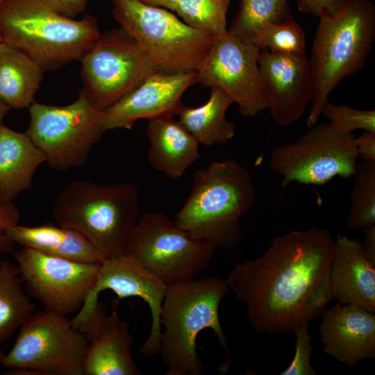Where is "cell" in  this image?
<instances>
[{
	"label": "cell",
	"instance_id": "74e56055",
	"mask_svg": "<svg viewBox=\"0 0 375 375\" xmlns=\"http://www.w3.org/2000/svg\"><path fill=\"white\" fill-rule=\"evenodd\" d=\"M147 6L161 8L174 11L180 0H138Z\"/></svg>",
	"mask_w": 375,
	"mask_h": 375
},
{
	"label": "cell",
	"instance_id": "7a4b0ae2",
	"mask_svg": "<svg viewBox=\"0 0 375 375\" xmlns=\"http://www.w3.org/2000/svg\"><path fill=\"white\" fill-rule=\"evenodd\" d=\"M229 290L226 280L217 276L195 278L168 286L160 312L159 351L167 375H200L205 372L196 341L206 328L213 331L224 349L227 359L219 371L228 372L231 357L219 309Z\"/></svg>",
	"mask_w": 375,
	"mask_h": 375
},
{
	"label": "cell",
	"instance_id": "6da1fadb",
	"mask_svg": "<svg viewBox=\"0 0 375 375\" xmlns=\"http://www.w3.org/2000/svg\"><path fill=\"white\" fill-rule=\"evenodd\" d=\"M333 242L324 228L292 231L276 237L260 257L233 267L226 282L245 304L255 331H293L320 316L333 299L329 278Z\"/></svg>",
	"mask_w": 375,
	"mask_h": 375
},
{
	"label": "cell",
	"instance_id": "4fadbf2b",
	"mask_svg": "<svg viewBox=\"0 0 375 375\" xmlns=\"http://www.w3.org/2000/svg\"><path fill=\"white\" fill-rule=\"evenodd\" d=\"M260 51L227 30L213 38L210 49L197 71L198 83L205 88L222 90L236 103L243 116H256L268 108L258 63Z\"/></svg>",
	"mask_w": 375,
	"mask_h": 375
},
{
	"label": "cell",
	"instance_id": "b9f144b4",
	"mask_svg": "<svg viewBox=\"0 0 375 375\" xmlns=\"http://www.w3.org/2000/svg\"><path fill=\"white\" fill-rule=\"evenodd\" d=\"M2 42H3V40H2V38H1V35H0V46H1V44H2Z\"/></svg>",
	"mask_w": 375,
	"mask_h": 375
},
{
	"label": "cell",
	"instance_id": "f546056e",
	"mask_svg": "<svg viewBox=\"0 0 375 375\" xmlns=\"http://www.w3.org/2000/svg\"><path fill=\"white\" fill-rule=\"evenodd\" d=\"M253 44L272 53L306 57V35L301 26L288 19L267 24Z\"/></svg>",
	"mask_w": 375,
	"mask_h": 375
},
{
	"label": "cell",
	"instance_id": "7402d4cb",
	"mask_svg": "<svg viewBox=\"0 0 375 375\" xmlns=\"http://www.w3.org/2000/svg\"><path fill=\"white\" fill-rule=\"evenodd\" d=\"M44 162V153L26 133L0 127V194L11 203L22 192L32 188L33 176Z\"/></svg>",
	"mask_w": 375,
	"mask_h": 375
},
{
	"label": "cell",
	"instance_id": "8d00e7d4",
	"mask_svg": "<svg viewBox=\"0 0 375 375\" xmlns=\"http://www.w3.org/2000/svg\"><path fill=\"white\" fill-rule=\"evenodd\" d=\"M365 230V240L362 244L365 256L375 265V225Z\"/></svg>",
	"mask_w": 375,
	"mask_h": 375
},
{
	"label": "cell",
	"instance_id": "7bdbcfd3",
	"mask_svg": "<svg viewBox=\"0 0 375 375\" xmlns=\"http://www.w3.org/2000/svg\"><path fill=\"white\" fill-rule=\"evenodd\" d=\"M4 0H0V5L3 3Z\"/></svg>",
	"mask_w": 375,
	"mask_h": 375
},
{
	"label": "cell",
	"instance_id": "1f68e13d",
	"mask_svg": "<svg viewBox=\"0 0 375 375\" xmlns=\"http://www.w3.org/2000/svg\"><path fill=\"white\" fill-rule=\"evenodd\" d=\"M293 332L296 335L295 353L290 365L280 375H317L310 363L312 348L308 324L300 325Z\"/></svg>",
	"mask_w": 375,
	"mask_h": 375
},
{
	"label": "cell",
	"instance_id": "cb8c5ba5",
	"mask_svg": "<svg viewBox=\"0 0 375 375\" xmlns=\"http://www.w3.org/2000/svg\"><path fill=\"white\" fill-rule=\"evenodd\" d=\"M44 70L18 49L0 46V100L10 108H29L43 79Z\"/></svg>",
	"mask_w": 375,
	"mask_h": 375
},
{
	"label": "cell",
	"instance_id": "ba28073f",
	"mask_svg": "<svg viewBox=\"0 0 375 375\" xmlns=\"http://www.w3.org/2000/svg\"><path fill=\"white\" fill-rule=\"evenodd\" d=\"M87 344L66 315L44 309L22 324L1 365L24 374L84 375Z\"/></svg>",
	"mask_w": 375,
	"mask_h": 375
},
{
	"label": "cell",
	"instance_id": "836d02e7",
	"mask_svg": "<svg viewBox=\"0 0 375 375\" xmlns=\"http://www.w3.org/2000/svg\"><path fill=\"white\" fill-rule=\"evenodd\" d=\"M344 0H297L301 12L321 17L335 10Z\"/></svg>",
	"mask_w": 375,
	"mask_h": 375
},
{
	"label": "cell",
	"instance_id": "5b68a950",
	"mask_svg": "<svg viewBox=\"0 0 375 375\" xmlns=\"http://www.w3.org/2000/svg\"><path fill=\"white\" fill-rule=\"evenodd\" d=\"M58 226L84 235L106 259L126 254L140 218L139 191L134 183H68L52 209Z\"/></svg>",
	"mask_w": 375,
	"mask_h": 375
},
{
	"label": "cell",
	"instance_id": "4316f807",
	"mask_svg": "<svg viewBox=\"0 0 375 375\" xmlns=\"http://www.w3.org/2000/svg\"><path fill=\"white\" fill-rule=\"evenodd\" d=\"M288 1L241 0L240 10L228 31L253 44L267 24L288 19Z\"/></svg>",
	"mask_w": 375,
	"mask_h": 375
},
{
	"label": "cell",
	"instance_id": "9c48e42d",
	"mask_svg": "<svg viewBox=\"0 0 375 375\" xmlns=\"http://www.w3.org/2000/svg\"><path fill=\"white\" fill-rule=\"evenodd\" d=\"M28 108L30 120L26 133L44 153L46 162L57 171L83 166L106 132L103 111L82 90L68 105L33 102Z\"/></svg>",
	"mask_w": 375,
	"mask_h": 375
},
{
	"label": "cell",
	"instance_id": "f35d334b",
	"mask_svg": "<svg viewBox=\"0 0 375 375\" xmlns=\"http://www.w3.org/2000/svg\"><path fill=\"white\" fill-rule=\"evenodd\" d=\"M10 108L0 100V127L3 124V119Z\"/></svg>",
	"mask_w": 375,
	"mask_h": 375
},
{
	"label": "cell",
	"instance_id": "8fae6325",
	"mask_svg": "<svg viewBox=\"0 0 375 375\" xmlns=\"http://www.w3.org/2000/svg\"><path fill=\"white\" fill-rule=\"evenodd\" d=\"M296 142L273 149L269 163L282 177L285 189L292 182L322 185L335 176H353L357 165L355 136L330 122L315 124Z\"/></svg>",
	"mask_w": 375,
	"mask_h": 375
},
{
	"label": "cell",
	"instance_id": "d6a6232c",
	"mask_svg": "<svg viewBox=\"0 0 375 375\" xmlns=\"http://www.w3.org/2000/svg\"><path fill=\"white\" fill-rule=\"evenodd\" d=\"M19 213L12 203H5L0 206V249L9 251L12 243L6 237V231L18 224Z\"/></svg>",
	"mask_w": 375,
	"mask_h": 375
},
{
	"label": "cell",
	"instance_id": "ac0fdd59",
	"mask_svg": "<svg viewBox=\"0 0 375 375\" xmlns=\"http://www.w3.org/2000/svg\"><path fill=\"white\" fill-rule=\"evenodd\" d=\"M78 329L88 341L84 375L140 374L131 354L134 338L117 310L108 315L98 301Z\"/></svg>",
	"mask_w": 375,
	"mask_h": 375
},
{
	"label": "cell",
	"instance_id": "d590c367",
	"mask_svg": "<svg viewBox=\"0 0 375 375\" xmlns=\"http://www.w3.org/2000/svg\"><path fill=\"white\" fill-rule=\"evenodd\" d=\"M358 158L362 161L375 160V132L365 131L355 138Z\"/></svg>",
	"mask_w": 375,
	"mask_h": 375
},
{
	"label": "cell",
	"instance_id": "8992f818",
	"mask_svg": "<svg viewBox=\"0 0 375 375\" xmlns=\"http://www.w3.org/2000/svg\"><path fill=\"white\" fill-rule=\"evenodd\" d=\"M3 42L26 54L44 70H56L80 61L101 35L90 15L65 17L42 0H4L0 5Z\"/></svg>",
	"mask_w": 375,
	"mask_h": 375
},
{
	"label": "cell",
	"instance_id": "4dcf8cb0",
	"mask_svg": "<svg viewBox=\"0 0 375 375\" xmlns=\"http://www.w3.org/2000/svg\"><path fill=\"white\" fill-rule=\"evenodd\" d=\"M338 130L352 133L356 129L375 132V111L358 110L345 105H335L328 102L322 113Z\"/></svg>",
	"mask_w": 375,
	"mask_h": 375
},
{
	"label": "cell",
	"instance_id": "f1b7e54d",
	"mask_svg": "<svg viewBox=\"0 0 375 375\" xmlns=\"http://www.w3.org/2000/svg\"><path fill=\"white\" fill-rule=\"evenodd\" d=\"M230 0H180L175 12L190 27L215 37L227 31Z\"/></svg>",
	"mask_w": 375,
	"mask_h": 375
},
{
	"label": "cell",
	"instance_id": "603a6c76",
	"mask_svg": "<svg viewBox=\"0 0 375 375\" xmlns=\"http://www.w3.org/2000/svg\"><path fill=\"white\" fill-rule=\"evenodd\" d=\"M5 233L12 243L52 256L86 263L101 264L106 260L81 233L58 225L27 226L17 224Z\"/></svg>",
	"mask_w": 375,
	"mask_h": 375
},
{
	"label": "cell",
	"instance_id": "60d3db41",
	"mask_svg": "<svg viewBox=\"0 0 375 375\" xmlns=\"http://www.w3.org/2000/svg\"><path fill=\"white\" fill-rule=\"evenodd\" d=\"M3 203L2 200H1V194H0V206H1V204H3Z\"/></svg>",
	"mask_w": 375,
	"mask_h": 375
},
{
	"label": "cell",
	"instance_id": "3957f363",
	"mask_svg": "<svg viewBox=\"0 0 375 375\" xmlns=\"http://www.w3.org/2000/svg\"><path fill=\"white\" fill-rule=\"evenodd\" d=\"M256 201L249 171L233 160L198 169L175 223L215 249L233 248L240 240V219Z\"/></svg>",
	"mask_w": 375,
	"mask_h": 375
},
{
	"label": "cell",
	"instance_id": "d6986e66",
	"mask_svg": "<svg viewBox=\"0 0 375 375\" xmlns=\"http://www.w3.org/2000/svg\"><path fill=\"white\" fill-rule=\"evenodd\" d=\"M323 351L353 369L375 357V315L352 304L335 303L322 314Z\"/></svg>",
	"mask_w": 375,
	"mask_h": 375
},
{
	"label": "cell",
	"instance_id": "44dd1931",
	"mask_svg": "<svg viewBox=\"0 0 375 375\" xmlns=\"http://www.w3.org/2000/svg\"><path fill=\"white\" fill-rule=\"evenodd\" d=\"M147 120L146 134L150 142L149 164L171 178L183 176L201 157L199 142L175 120L174 115Z\"/></svg>",
	"mask_w": 375,
	"mask_h": 375
},
{
	"label": "cell",
	"instance_id": "5bb4252c",
	"mask_svg": "<svg viewBox=\"0 0 375 375\" xmlns=\"http://www.w3.org/2000/svg\"><path fill=\"white\" fill-rule=\"evenodd\" d=\"M24 282L44 309L64 315L83 306L94 287L100 264L52 256L24 247L15 253Z\"/></svg>",
	"mask_w": 375,
	"mask_h": 375
},
{
	"label": "cell",
	"instance_id": "9a60e30c",
	"mask_svg": "<svg viewBox=\"0 0 375 375\" xmlns=\"http://www.w3.org/2000/svg\"><path fill=\"white\" fill-rule=\"evenodd\" d=\"M167 288L160 279L127 254L106 259L100 264L94 287L71 322L76 328L81 326L99 301L101 291L112 290L119 299L140 297L147 303L151 314V331L140 351L145 356H155L160 351V312Z\"/></svg>",
	"mask_w": 375,
	"mask_h": 375
},
{
	"label": "cell",
	"instance_id": "277c9868",
	"mask_svg": "<svg viewBox=\"0 0 375 375\" xmlns=\"http://www.w3.org/2000/svg\"><path fill=\"white\" fill-rule=\"evenodd\" d=\"M375 39V7L371 0H344L319 17L310 58L313 80L308 127L322 115L332 91L363 68Z\"/></svg>",
	"mask_w": 375,
	"mask_h": 375
},
{
	"label": "cell",
	"instance_id": "ab89813d",
	"mask_svg": "<svg viewBox=\"0 0 375 375\" xmlns=\"http://www.w3.org/2000/svg\"><path fill=\"white\" fill-rule=\"evenodd\" d=\"M4 355L5 354L3 353V351L0 349V365H1L2 360H3V358Z\"/></svg>",
	"mask_w": 375,
	"mask_h": 375
},
{
	"label": "cell",
	"instance_id": "e575fe53",
	"mask_svg": "<svg viewBox=\"0 0 375 375\" xmlns=\"http://www.w3.org/2000/svg\"><path fill=\"white\" fill-rule=\"evenodd\" d=\"M89 0H42L49 8L70 18L85 12Z\"/></svg>",
	"mask_w": 375,
	"mask_h": 375
},
{
	"label": "cell",
	"instance_id": "d4e9b609",
	"mask_svg": "<svg viewBox=\"0 0 375 375\" xmlns=\"http://www.w3.org/2000/svg\"><path fill=\"white\" fill-rule=\"evenodd\" d=\"M232 103L233 100L222 90L211 88L209 99L203 105L193 108L183 106L177 114L178 121L199 144H222L235 133V124L226 117Z\"/></svg>",
	"mask_w": 375,
	"mask_h": 375
},
{
	"label": "cell",
	"instance_id": "484cf974",
	"mask_svg": "<svg viewBox=\"0 0 375 375\" xmlns=\"http://www.w3.org/2000/svg\"><path fill=\"white\" fill-rule=\"evenodd\" d=\"M18 266L0 263V344L9 338L35 310L25 294Z\"/></svg>",
	"mask_w": 375,
	"mask_h": 375
},
{
	"label": "cell",
	"instance_id": "30bf717a",
	"mask_svg": "<svg viewBox=\"0 0 375 375\" xmlns=\"http://www.w3.org/2000/svg\"><path fill=\"white\" fill-rule=\"evenodd\" d=\"M215 249L159 212H147L131 236L126 254L167 286L190 281L210 263Z\"/></svg>",
	"mask_w": 375,
	"mask_h": 375
},
{
	"label": "cell",
	"instance_id": "83f0119b",
	"mask_svg": "<svg viewBox=\"0 0 375 375\" xmlns=\"http://www.w3.org/2000/svg\"><path fill=\"white\" fill-rule=\"evenodd\" d=\"M347 226L365 229L375 225V160L357 163Z\"/></svg>",
	"mask_w": 375,
	"mask_h": 375
},
{
	"label": "cell",
	"instance_id": "2e32d148",
	"mask_svg": "<svg viewBox=\"0 0 375 375\" xmlns=\"http://www.w3.org/2000/svg\"><path fill=\"white\" fill-rule=\"evenodd\" d=\"M197 83V71L157 72L103 111V128L106 131L131 129L140 119L174 116L183 106L181 98L185 91Z\"/></svg>",
	"mask_w": 375,
	"mask_h": 375
},
{
	"label": "cell",
	"instance_id": "7c38bea8",
	"mask_svg": "<svg viewBox=\"0 0 375 375\" xmlns=\"http://www.w3.org/2000/svg\"><path fill=\"white\" fill-rule=\"evenodd\" d=\"M80 61L81 90L101 111L158 72L122 28L101 34Z\"/></svg>",
	"mask_w": 375,
	"mask_h": 375
},
{
	"label": "cell",
	"instance_id": "52a82bcc",
	"mask_svg": "<svg viewBox=\"0 0 375 375\" xmlns=\"http://www.w3.org/2000/svg\"><path fill=\"white\" fill-rule=\"evenodd\" d=\"M112 15L158 72L197 71L213 38L183 22L169 10L138 0H110Z\"/></svg>",
	"mask_w": 375,
	"mask_h": 375
},
{
	"label": "cell",
	"instance_id": "ffe728a7",
	"mask_svg": "<svg viewBox=\"0 0 375 375\" xmlns=\"http://www.w3.org/2000/svg\"><path fill=\"white\" fill-rule=\"evenodd\" d=\"M333 299L375 313V265L365 255L358 240L337 235L329 272Z\"/></svg>",
	"mask_w": 375,
	"mask_h": 375
},
{
	"label": "cell",
	"instance_id": "e0dca14e",
	"mask_svg": "<svg viewBox=\"0 0 375 375\" xmlns=\"http://www.w3.org/2000/svg\"><path fill=\"white\" fill-rule=\"evenodd\" d=\"M258 63L272 117L283 126L298 121L313 94L308 58L260 50Z\"/></svg>",
	"mask_w": 375,
	"mask_h": 375
}]
</instances>
